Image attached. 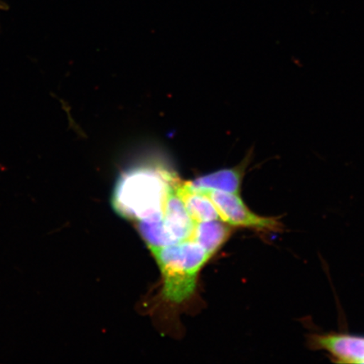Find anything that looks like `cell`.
I'll use <instances>...</instances> for the list:
<instances>
[{"instance_id": "cell-1", "label": "cell", "mask_w": 364, "mask_h": 364, "mask_svg": "<svg viewBox=\"0 0 364 364\" xmlns=\"http://www.w3.org/2000/svg\"><path fill=\"white\" fill-rule=\"evenodd\" d=\"M179 182L173 173L161 168L139 167L127 171L114 188V210L136 222L159 220L164 216L168 193Z\"/></svg>"}, {"instance_id": "cell-2", "label": "cell", "mask_w": 364, "mask_h": 364, "mask_svg": "<svg viewBox=\"0 0 364 364\" xmlns=\"http://www.w3.org/2000/svg\"><path fill=\"white\" fill-rule=\"evenodd\" d=\"M150 250L161 272L163 298L181 304L192 297L198 273L210 255L193 240Z\"/></svg>"}, {"instance_id": "cell-3", "label": "cell", "mask_w": 364, "mask_h": 364, "mask_svg": "<svg viewBox=\"0 0 364 364\" xmlns=\"http://www.w3.org/2000/svg\"><path fill=\"white\" fill-rule=\"evenodd\" d=\"M207 194L217 209L220 220L231 227L247 228L259 231H279L281 222L274 217H262L247 207L240 194L220 191H200Z\"/></svg>"}, {"instance_id": "cell-4", "label": "cell", "mask_w": 364, "mask_h": 364, "mask_svg": "<svg viewBox=\"0 0 364 364\" xmlns=\"http://www.w3.org/2000/svg\"><path fill=\"white\" fill-rule=\"evenodd\" d=\"M311 345L324 350L338 363H364V336L348 334L315 335Z\"/></svg>"}, {"instance_id": "cell-5", "label": "cell", "mask_w": 364, "mask_h": 364, "mask_svg": "<svg viewBox=\"0 0 364 364\" xmlns=\"http://www.w3.org/2000/svg\"><path fill=\"white\" fill-rule=\"evenodd\" d=\"M252 153L247 154L237 166L222 169L185 182L194 191H220V192L240 194L245 171L250 163Z\"/></svg>"}, {"instance_id": "cell-6", "label": "cell", "mask_w": 364, "mask_h": 364, "mask_svg": "<svg viewBox=\"0 0 364 364\" xmlns=\"http://www.w3.org/2000/svg\"><path fill=\"white\" fill-rule=\"evenodd\" d=\"M178 184L167 195L163 220L173 238L177 242H181L192 239L196 223L186 211L185 205L177 193L176 188Z\"/></svg>"}, {"instance_id": "cell-7", "label": "cell", "mask_w": 364, "mask_h": 364, "mask_svg": "<svg viewBox=\"0 0 364 364\" xmlns=\"http://www.w3.org/2000/svg\"><path fill=\"white\" fill-rule=\"evenodd\" d=\"M232 228L221 220L196 223L192 239L212 257L230 237Z\"/></svg>"}, {"instance_id": "cell-8", "label": "cell", "mask_w": 364, "mask_h": 364, "mask_svg": "<svg viewBox=\"0 0 364 364\" xmlns=\"http://www.w3.org/2000/svg\"><path fill=\"white\" fill-rule=\"evenodd\" d=\"M186 211L195 223L220 220V215L210 198L200 191L190 189L185 183L176 188Z\"/></svg>"}, {"instance_id": "cell-9", "label": "cell", "mask_w": 364, "mask_h": 364, "mask_svg": "<svg viewBox=\"0 0 364 364\" xmlns=\"http://www.w3.org/2000/svg\"><path fill=\"white\" fill-rule=\"evenodd\" d=\"M136 228L142 236L143 240L146 242L149 250L168 247L177 244V241L167 230L163 218L159 220H144L136 222Z\"/></svg>"}, {"instance_id": "cell-10", "label": "cell", "mask_w": 364, "mask_h": 364, "mask_svg": "<svg viewBox=\"0 0 364 364\" xmlns=\"http://www.w3.org/2000/svg\"><path fill=\"white\" fill-rule=\"evenodd\" d=\"M9 10V6L6 3H4L2 1V0H0V11H7Z\"/></svg>"}]
</instances>
